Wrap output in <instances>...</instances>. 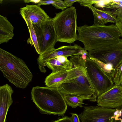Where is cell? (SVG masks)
<instances>
[{"instance_id": "obj_10", "label": "cell", "mask_w": 122, "mask_h": 122, "mask_svg": "<svg viewBox=\"0 0 122 122\" xmlns=\"http://www.w3.org/2000/svg\"><path fill=\"white\" fill-rule=\"evenodd\" d=\"M97 101L98 106L105 108L116 109L122 105V83L98 96Z\"/></svg>"}, {"instance_id": "obj_34", "label": "cell", "mask_w": 122, "mask_h": 122, "mask_svg": "<svg viewBox=\"0 0 122 122\" xmlns=\"http://www.w3.org/2000/svg\"><path fill=\"white\" fill-rule=\"evenodd\" d=\"M71 117L72 118V122H80L78 115L76 113H72Z\"/></svg>"}, {"instance_id": "obj_2", "label": "cell", "mask_w": 122, "mask_h": 122, "mask_svg": "<svg viewBox=\"0 0 122 122\" xmlns=\"http://www.w3.org/2000/svg\"><path fill=\"white\" fill-rule=\"evenodd\" d=\"M0 70L3 75L16 87L25 88L33 75L24 61L0 48Z\"/></svg>"}, {"instance_id": "obj_12", "label": "cell", "mask_w": 122, "mask_h": 122, "mask_svg": "<svg viewBox=\"0 0 122 122\" xmlns=\"http://www.w3.org/2000/svg\"><path fill=\"white\" fill-rule=\"evenodd\" d=\"M14 92L8 84L0 86V122H6L8 110L13 102L12 95Z\"/></svg>"}, {"instance_id": "obj_7", "label": "cell", "mask_w": 122, "mask_h": 122, "mask_svg": "<svg viewBox=\"0 0 122 122\" xmlns=\"http://www.w3.org/2000/svg\"><path fill=\"white\" fill-rule=\"evenodd\" d=\"M36 35L40 55L50 52L56 49L57 37L51 18L40 27L33 24Z\"/></svg>"}, {"instance_id": "obj_26", "label": "cell", "mask_w": 122, "mask_h": 122, "mask_svg": "<svg viewBox=\"0 0 122 122\" xmlns=\"http://www.w3.org/2000/svg\"><path fill=\"white\" fill-rule=\"evenodd\" d=\"M94 18V22L93 25H102L108 22L97 13L92 12Z\"/></svg>"}, {"instance_id": "obj_16", "label": "cell", "mask_w": 122, "mask_h": 122, "mask_svg": "<svg viewBox=\"0 0 122 122\" xmlns=\"http://www.w3.org/2000/svg\"><path fill=\"white\" fill-rule=\"evenodd\" d=\"M86 7L88 8L92 12L98 14L108 22L116 23L118 22L115 11L99 10L92 5H88Z\"/></svg>"}, {"instance_id": "obj_19", "label": "cell", "mask_w": 122, "mask_h": 122, "mask_svg": "<svg viewBox=\"0 0 122 122\" xmlns=\"http://www.w3.org/2000/svg\"><path fill=\"white\" fill-rule=\"evenodd\" d=\"M86 73V67L82 66L73 67L72 69L67 70L66 77L63 82L85 75Z\"/></svg>"}, {"instance_id": "obj_17", "label": "cell", "mask_w": 122, "mask_h": 122, "mask_svg": "<svg viewBox=\"0 0 122 122\" xmlns=\"http://www.w3.org/2000/svg\"><path fill=\"white\" fill-rule=\"evenodd\" d=\"M66 102L67 105L73 108L79 106L81 107L84 99L78 96L68 94L63 95Z\"/></svg>"}, {"instance_id": "obj_33", "label": "cell", "mask_w": 122, "mask_h": 122, "mask_svg": "<svg viewBox=\"0 0 122 122\" xmlns=\"http://www.w3.org/2000/svg\"><path fill=\"white\" fill-rule=\"evenodd\" d=\"M115 25L121 36H122V22L118 21L115 23Z\"/></svg>"}, {"instance_id": "obj_20", "label": "cell", "mask_w": 122, "mask_h": 122, "mask_svg": "<svg viewBox=\"0 0 122 122\" xmlns=\"http://www.w3.org/2000/svg\"><path fill=\"white\" fill-rule=\"evenodd\" d=\"M46 65L52 71V72H56L64 70H68L67 67L56 58L48 60L46 62Z\"/></svg>"}, {"instance_id": "obj_23", "label": "cell", "mask_w": 122, "mask_h": 122, "mask_svg": "<svg viewBox=\"0 0 122 122\" xmlns=\"http://www.w3.org/2000/svg\"><path fill=\"white\" fill-rule=\"evenodd\" d=\"M70 61L73 65L74 67L82 66L86 67V61L83 59L81 55L73 56H71Z\"/></svg>"}, {"instance_id": "obj_6", "label": "cell", "mask_w": 122, "mask_h": 122, "mask_svg": "<svg viewBox=\"0 0 122 122\" xmlns=\"http://www.w3.org/2000/svg\"><path fill=\"white\" fill-rule=\"evenodd\" d=\"M85 66L87 74L96 91L97 97L114 86L112 78L106 74L89 57L86 60Z\"/></svg>"}, {"instance_id": "obj_29", "label": "cell", "mask_w": 122, "mask_h": 122, "mask_svg": "<svg viewBox=\"0 0 122 122\" xmlns=\"http://www.w3.org/2000/svg\"><path fill=\"white\" fill-rule=\"evenodd\" d=\"M110 5L112 9H122V0H111Z\"/></svg>"}, {"instance_id": "obj_18", "label": "cell", "mask_w": 122, "mask_h": 122, "mask_svg": "<svg viewBox=\"0 0 122 122\" xmlns=\"http://www.w3.org/2000/svg\"><path fill=\"white\" fill-rule=\"evenodd\" d=\"M25 22L28 28L30 36V38L28 40L27 42L34 46L36 52L40 55V52L37 38L33 24L29 21Z\"/></svg>"}, {"instance_id": "obj_24", "label": "cell", "mask_w": 122, "mask_h": 122, "mask_svg": "<svg viewBox=\"0 0 122 122\" xmlns=\"http://www.w3.org/2000/svg\"><path fill=\"white\" fill-rule=\"evenodd\" d=\"M110 0H95L94 3L95 7L101 8H106L112 9L110 5Z\"/></svg>"}, {"instance_id": "obj_5", "label": "cell", "mask_w": 122, "mask_h": 122, "mask_svg": "<svg viewBox=\"0 0 122 122\" xmlns=\"http://www.w3.org/2000/svg\"><path fill=\"white\" fill-rule=\"evenodd\" d=\"M58 89L63 95H74L92 102L97 101L96 91L86 73L63 82Z\"/></svg>"}, {"instance_id": "obj_1", "label": "cell", "mask_w": 122, "mask_h": 122, "mask_svg": "<svg viewBox=\"0 0 122 122\" xmlns=\"http://www.w3.org/2000/svg\"><path fill=\"white\" fill-rule=\"evenodd\" d=\"M77 40L88 51L117 43L121 36L115 25L77 26Z\"/></svg>"}, {"instance_id": "obj_3", "label": "cell", "mask_w": 122, "mask_h": 122, "mask_svg": "<svg viewBox=\"0 0 122 122\" xmlns=\"http://www.w3.org/2000/svg\"><path fill=\"white\" fill-rule=\"evenodd\" d=\"M31 94V100L42 114L62 116L67 109L63 95L57 89L33 87Z\"/></svg>"}, {"instance_id": "obj_9", "label": "cell", "mask_w": 122, "mask_h": 122, "mask_svg": "<svg viewBox=\"0 0 122 122\" xmlns=\"http://www.w3.org/2000/svg\"><path fill=\"white\" fill-rule=\"evenodd\" d=\"M84 49L80 46L76 44L73 46H61L52 51L40 55L37 59L39 69L41 72L45 73L46 71L45 66L46 62L49 60L58 56L68 57L81 55Z\"/></svg>"}, {"instance_id": "obj_31", "label": "cell", "mask_w": 122, "mask_h": 122, "mask_svg": "<svg viewBox=\"0 0 122 122\" xmlns=\"http://www.w3.org/2000/svg\"><path fill=\"white\" fill-rule=\"evenodd\" d=\"M115 12L118 21L122 22V9H117Z\"/></svg>"}, {"instance_id": "obj_11", "label": "cell", "mask_w": 122, "mask_h": 122, "mask_svg": "<svg viewBox=\"0 0 122 122\" xmlns=\"http://www.w3.org/2000/svg\"><path fill=\"white\" fill-rule=\"evenodd\" d=\"M20 13L25 21H30L33 24L40 27L51 19L38 5H26L21 8Z\"/></svg>"}, {"instance_id": "obj_30", "label": "cell", "mask_w": 122, "mask_h": 122, "mask_svg": "<svg viewBox=\"0 0 122 122\" xmlns=\"http://www.w3.org/2000/svg\"><path fill=\"white\" fill-rule=\"evenodd\" d=\"M52 122H72V121L71 117L65 116L54 121Z\"/></svg>"}, {"instance_id": "obj_8", "label": "cell", "mask_w": 122, "mask_h": 122, "mask_svg": "<svg viewBox=\"0 0 122 122\" xmlns=\"http://www.w3.org/2000/svg\"><path fill=\"white\" fill-rule=\"evenodd\" d=\"M115 110L98 106L85 107L79 117L82 122H113Z\"/></svg>"}, {"instance_id": "obj_22", "label": "cell", "mask_w": 122, "mask_h": 122, "mask_svg": "<svg viewBox=\"0 0 122 122\" xmlns=\"http://www.w3.org/2000/svg\"><path fill=\"white\" fill-rule=\"evenodd\" d=\"M113 81L114 86L122 83V60L117 67Z\"/></svg>"}, {"instance_id": "obj_35", "label": "cell", "mask_w": 122, "mask_h": 122, "mask_svg": "<svg viewBox=\"0 0 122 122\" xmlns=\"http://www.w3.org/2000/svg\"><path fill=\"white\" fill-rule=\"evenodd\" d=\"M40 1V0H24V2L25 3H29L30 2H32L38 4Z\"/></svg>"}, {"instance_id": "obj_28", "label": "cell", "mask_w": 122, "mask_h": 122, "mask_svg": "<svg viewBox=\"0 0 122 122\" xmlns=\"http://www.w3.org/2000/svg\"><path fill=\"white\" fill-rule=\"evenodd\" d=\"M56 9H60L63 10L66 9L67 7L64 3V1L61 0H54L52 4Z\"/></svg>"}, {"instance_id": "obj_4", "label": "cell", "mask_w": 122, "mask_h": 122, "mask_svg": "<svg viewBox=\"0 0 122 122\" xmlns=\"http://www.w3.org/2000/svg\"><path fill=\"white\" fill-rule=\"evenodd\" d=\"M77 18L76 10L72 6L56 13L51 18L58 41L71 43L77 40Z\"/></svg>"}, {"instance_id": "obj_14", "label": "cell", "mask_w": 122, "mask_h": 122, "mask_svg": "<svg viewBox=\"0 0 122 122\" xmlns=\"http://www.w3.org/2000/svg\"><path fill=\"white\" fill-rule=\"evenodd\" d=\"M14 27L7 18L0 15V44L7 43L14 36Z\"/></svg>"}, {"instance_id": "obj_15", "label": "cell", "mask_w": 122, "mask_h": 122, "mask_svg": "<svg viewBox=\"0 0 122 122\" xmlns=\"http://www.w3.org/2000/svg\"><path fill=\"white\" fill-rule=\"evenodd\" d=\"M67 72V70H64L56 72H52L46 78L45 85L48 87L58 89L66 79Z\"/></svg>"}, {"instance_id": "obj_13", "label": "cell", "mask_w": 122, "mask_h": 122, "mask_svg": "<svg viewBox=\"0 0 122 122\" xmlns=\"http://www.w3.org/2000/svg\"><path fill=\"white\" fill-rule=\"evenodd\" d=\"M89 58L97 59L106 64L111 65L116 69L122 60V48L110 51L105 53H97L88 51Z\"/></svg>"}, {"instance_id": "obj_21", "label": "cell", "mask_w": 122, "mask_h": 122, "mask_svg": "<svg viewBox=\"0 0 122 122\" xmlns=\"http://www.w3.org/2000/svg\"><path fill=\"white\" fill-rule=\"evenodd\" d=\"M90 58L94 61L106 74L113 79L116 70L113 68L111 65L106 64L94 58Z\"/></svg>"}, {"instance_id": "obj_25", "label": "cell", "mask_w": 122, "mask_h": 122, "mask_svg": "<svg viewBox=\"0 0 122 122\" xmlns=\"http://www.w3.org/2000/svg\"><path fill=\"white\" fill-rule=\"evenodd\" d=\"M68 57L65 56H57L55 58L63 65L66 66L68 70L73 68V65L70 60L68 59Z\"/></svg>"}, {"instance_id": "obj_27", "label": "cell", "mask_w": 122, "mask_h": 122, "mask_svg": "<svg viewBox=\"0 0 122 122\" xmlns=\"http://www.w3.org/2000/svg\"><path fill=\"white\" fill-rule=\"evenodd\" d=\"M115 109L113 122H122V105Z\"/></svg>"}, {"instance_id": "obj_32", "label": "cell", "mask_w": 122, "mask_h": 122, "mask_svg": "<svg viewBox=\"0 0 122 122\" xmlns=\"http://www.w3.org/2000/svg\"><path fill=\"white\" fill-rule=\"evenodd\" d=\"M79 0H65L64 2L66 7H71L76 2H77Z\"/></svg>"}]
</instances>
